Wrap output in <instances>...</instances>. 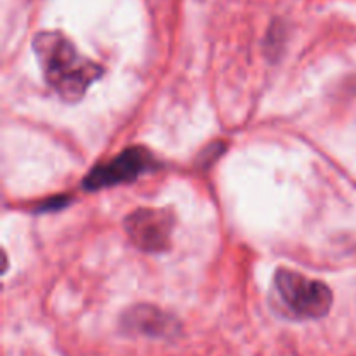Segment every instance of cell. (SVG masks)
<instances>
[{
  "label": "cell",
  "instance_id": "cell-3",
  "mask_svg": "<svg viewBox=\"0 0 356 356\" xmlns=\"http://www.w3.org/2000/svg\"><path fill=\"white\" fill-rule=\"evenodd\" d=\"M176 218L167 209L141 207L125 218V232L143 252H165L170 247Z\"/></svg>",
  "mask_w": 356,
  "mask_h": 356
},
{
  "label": "cell",
  "instance_id": "cell-4",
  "mask_svg": "<svg viewBox=\"0 0 356 356\" xmlns=\"http://www.w3.org/2000/svg\"><path fill=\"white\" fill-rule=\"evenodd\" d=\"M155 167V159L145 148H127L115 156L111 162L94 167L83 181L86 190H103L117 184L132 183L143 174L149 172Z\"/></svg>",
  "mask_w": 356,
  "mask_h": 356
},
{
  "label": "cell",
  "instance_id": "cell-2",
  "mask_svg": "<svg viewBox=\"0 0 356 356\" xmlns=\"http://www.w3.org/2000/svg\"><path fill=\"white\" fill-rule=\"evenodd\" d=\"M275 289L282 305L294 318H323L332 308V292L323 282L282 268L275 273Z\"/></svg>",
  "mask_w": 356,
  "mask_h": 356
},
{
  "label": "cell",
  "instance_id": "cell-5",
  "mask_svg": "<svg viewBox=\"0 0 356 356\" xmlns=\"http://www.w3.org/2000/svg\"><path fill=\"white\" fill-rule=\"evenodd\" d=\"M122 325L129 332H138L148 337H167L177 330V323L172 316L148 305H139L129 309L122 318Z\"/></svg>",
  "mask_w": 356,
  "mask_h": 356
},
{
  "label": "cell",
  "instance_id": "cell-1",
  "mask_svg": "<svg viewBox=\"0 0 356 356\" xmlns=\"http://www.w3.org/2000/svg\"><path fill=\"white\" fill-rule=\"evenodd\" d=\"M47 86L66 103H76L104 68L76 49L63 31H38L31 42Z\"/></svg>",
  "mask_w": 356,
  "mask_h": 356
}]
</instances>
